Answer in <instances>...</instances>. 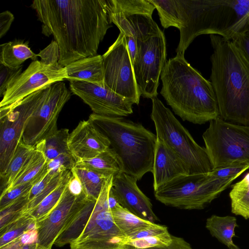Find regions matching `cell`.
<instances>
[{
    "mask_svg": "<svg viewBox=\"0 0 249 249\" xmlns=\"http://www.w3.org/2000/svg\"><path fill=\"white\" fill-rule=\"evenodd\" d=\"M23 246L19 237L9 243L0 247V249H21Z\"/></svg>",
    "mask_w": 249,
    "mask_h": 249,
    "instance_id": "cell-49",
    "label": "cell"
},
{
    "mask_svg": "<svg viewBox=\"0 0 249 249\" xmlns=\"http://www.w3.org/2000/svg\"><path fill=\"white\" fill-rule=\"evenodd\" d=\"M111 211L115 223L127 237L155 223L140 218L121 205Z\"/></svg>",
    "mask_w": 249,
    "mask_h": 249,
    "instance_id": "cell-29",
    "label": "cell"
},
{
    "mask_svg": "<svg viewBox=\"0 0 249 249\" xmlns=\"http://www.w3.org/2000/svg\"><path fill=\"white\" fill-rule=\"evenodd\" d=\"M69 81L71 91L87 104L94 114L123 117L133 113V104L131 101L106 87L82 81Z\"/></svg>",
    "mask_w": 249,
    "mask_h": 249,
    "instance_id": "cell-15",
    "label": "cell"
},
{
    "mask_svg": "<svg viewBox=\"0 0 249 249\" xmlns=\"http://www.w3.org/2000/svg\"><path fill=\"white\" fill-rule=\"evenodd\" d=\"M71 175V170H66L63 178L59 185L29 213L36 222L44 219L57 205Z\"/></svg>",
    "mask_w": 249,
    "mask_h": 249,
    "instance_id": "cell-30",
    "label": "cell"
},
{
    "mask_svg": "<svg viewBox=\"0 0 249 249\" xmlns=\"http://www.w3.org/2000/svg\"><path fill=\"white\" fill-rule=\"evenodd\" d=\"M31 6L42 23V33L56 41L63 67L96 55L112 26L107 0H35Z\"/></svg>",
    "mask_w": 249,
    "mask_h": 249,
    "instance_id": "cell-1",
    "label": "cell"
},
{
    "mask_svg": "<svg viewBox=\"0 0 249 249\" xmlns=\"http://www.w3.org/2000/svg\"><path fill=\"white\" fill-rule=\"evenodd\" d=\"M65 171L56 174L49 184L28 204L27 213L33 210L47 196L51 193L61 183L65 175Z\"/></svg>",
    "mask_w": 249,
    "mask_h": 249,
    "instance_id": "cell-39",
    "label": "cell"
},
{
    "mask_svg": "<svg viewBox=\"0 0 249 249\" xmlns=\"http://www.w3.org/2000/svg\"><path fill=\"white\" fill-rule=\"evenodd\" d=\"M37 56L40 57V61L46 65H59V50L56 41L53 40L46 48L41 50Z\"/></svg>",
    "mask_w": 249,
    "mask_h": 249,
    "instance_id": "cell-41",
    "label": "cell"
},
{
    "mask_svg": "<svg viewBox=\"0 0 249 249\" xmlns=\"http://www.w3.org/2000/svg\"><path fill=\"white\" fill-rule=\"evenodd\" d=\"M72 169L79 178L87 197L97 200L107 178L86 169L74 167Z\"/></svg>",
    "mask_w": 249,
    "mask_h": 249,
    "instance_id": "cell-32",
    "label": "cell"
},
{
    "mask_svg": "<svg viewBox=\"0 0 249 249\" xmlns=\"http://www.w3.org/2000/svg\"><path fill=\"white\" fill-rule=\"evenodd\" d=\"M38 230L36 228L25 232L19 237L23 245L34 244L37 242Z\"/></svg>",
    "mask_w": 249,
    "mask_h": 249,
    "instance_id": "cell-48",
    "label": "cell"
},
{
    "mask_svg": "<svg viewBox=\"0 0 249 249\" xmlns=\"http://www.w3.org/2000/svg\"><path fill=\"white\" fill-rule=\"evenodd\" d=\"M168 231V229L166 226L154 223L153 225L144 228L128 236L127 237V242L130 240L141 239L150 236L159 235Z\"/></svg>",
    "mask_w": 249,
    "mask_h": 249,
    "instance_id": "cell-43",
    "label": "cell"
},
{
    "mask_svg": "<svg viewBox=\"0 0 249 249\" xmlns=\"http://www.w3.org/2000/svg\"><path fill=\"white\" fill-rule=\"evenodd\" d=\"M202 138L213 169L235 162L249 165V126L219 116L210 122Z\"/></svg>",
    "mask_w": 249,
    "mask_h": 249,
    "instance_id": "cell-8",
    "label": "cell"
},
{
    "mask_svg": "<svg viewBox=\"0 0 249 249\" xmlns=\"http://www.w3.org/2000/svg\"><path fill=\"white\" fill-rule=\"evenodd\" d=\"M68 144L76 161L94 158L110 146L108 140L89 119L80 121L70 133Z\"/></svg>",
    "mask_w": 249,
    "mask_h": 249,
    "instance_id": "cell-19",
    "label": "cell"
},
{
    "mask_svg": "<svg viewBox=\"0 0 249 249\" xmlns=\"http://www.w3.org/2000/svg\"><path fill=\"white\" fill-rule=\"evenodd\" d=\"M150 115L157 137L163 140L180 157L188 174L207 173L213 166L205 147L198 145L172 112L157 97L151 99Z\"/></svg>",
    "mask_w": 249,
    "mask_h": 249,
    "instance_id": "cell-7",
    "label": "cell"
},
{
    "mask_svg": "<svg viewBox=\"0 0 249 249\" xmlns=\"http://www.w3.org/2000/svg\"><path fill=\"white\" fill-rule=\"evenodd\" d=\"M35 149V146L27 144L22 140L20 142L5 173L0 178L1 194L15 180L31 158Z\"/></svg>",
    "mask_w": 249,
    "mask_h": 249,
    "instance_id": "cell-27",
    "label": "cell"
},
{
    "mask_svg": "<svg viewBox=\"0 0 249 249\" xmlns=\"http://www.w3.org/2000/svg\"><path fill=\"white\" fill-rule=\"evenodd\" d=\"M29 194L15 201L0 210V230L27 214Z\"/></svg>",
    "mask_w": 249,
    "mask_h": 249,
    "instance_id": "cell-35",
    "label": "cell"
},
{
    "mask_svg": "<svg viewBox=\"0 0 249 249\" xmlns=\"http://www.w3.org/2000/svg\"><path fill=\"white\" fill-rule=\"evenodd\" d=\"M37 57L24 40L16 39L0 45V64L11 68H19L27 59L36 61Z\"/></svg>",
    "mask_w": 249,
    "mask_h": 249,
    "instance_id": "cell-23",
    "label": "cell"
},
{
    "mask_svg": "<svg viewBox=\"0 0 249 249\" xmlns=\"http://www.w3.org/2000/svg\"><path fill=\"white\" fill-rule=\"evenodd\" d=\"M228 249H240L236 245H234L230 248H228Z\"/></svg>",
    "mask_w": 249,
    "mask_h": 249,
    "instance_id": "cell-51",
    "label": "cell"
},
{
    "mask_svg": "<svg viewBox=\"0 0 249 249\" xmlns=\"http://www.w3.org/2000/svg\"><path fill=\"white\" fill-rule=\"evenodd\" d=\"M102 56L105 87L138 105L141 95L125 36L120 33Z\"/></svg>",
    "mask_w": 249,
    "mask_h": 249,
    "instance_id": "cell-12",
    "label": "cell"
},
{
    "mask_svg": "<svg viewBox=\"0 0 249 249\" xmlns=\"http://www.w3.org/2000/svg\"><path fill=\"white\" fill-rule=\"evenodd\" d=\"M60 173V172H58ZM50 171L39 182L32 187L29 194V201L33 199L49 184L53 177L57 173Z\"/></svg>",
    "mask_w": 249,
    "mask_h": 249,
    "instance_id": "cell-44",
    "label": "cell"
},
{
    "mask_svg": "<svg viewBox=\"0 0 249 249\" xmlns=\"http://www.w3.org/2000/svg\"><path fill=\"white\" fill-rule=\"evenodd\" d=\"M137 181L121 172L113 177L112 186L122 206L140 218L155 223L158 218L153 211L150 199L138 187Z\"/></svg>",
    "mask_w": 249,
    "mask_h": 249,
    "instance_id": "cell-18",
    "label": "cell"
},
{
    "mask_svg": "<svg viewBox=\"0 0 249 249\" xmlns=\"http://www.w3.org/2000/svg\"><path fill=\"white\" fill-rule=\"evenodd\" d=\"M113 178L106 179L86 226L70 249H128L127 236L115 223L108 203Z\"/></svg>",
    "mask_w": 249,
    "mask_h": 249,
    "instance_id": "cell-9",
    "label": "cell"
},
{
    "mask_svg": "<svg viewBox=\"0 0 249 249\" xmlns=\"http://www.w3.org/2000/svg\"><path fill=\"white\" fill-rule=\"evenodd\" d=\"M67 80L82 81L105 87L103 56H89L71 63L65 67Z\"/></svg>",
    "mask_w": 249,
    "mask_h": 249,
    "instance_id": "cell-21",
    "label": "cell"
},
{
    "mask_svg": "<svg viewBox=\"0 0 249 249\" xmlns=\"http://www.w3.org/2000/svg\"><path fill=\"white\" fill-rule=\"evenodd\" d=\"M14 19L13 14L9 11H5L0 14V38L7 32Z\"/></svg>",
    "mask_w": 249,
    "mask_h": 249,
    "instance_id": "cell-47",
    "label": "cell"
},
{
    "mask_svg": "<svg viewBox=\"0 0 249 249\" xmlns=\"http://www.w3.org/2000/svg\"><path fill=\"white\" fill-rule=\"evenodd\" d=\"M36 228V221L29 213L0 230V248L22 235L25 232Z\"/></svg>",
    "mask_w": 249,
    "mask_h": 249,
    "instance_id": "cell-31",
    "label": "cell"
},
{
    "mask_svg": "<svg viewBox=\"0 0 249 249\" xmlns=\"http://www.w3.org/2000/svg\"><path fill=\"white\" fill-rule=\"evenodd\" d=\"M210 38L213 49L210 79L219 116L249 126V64L231 40L215 35Z\"/></svg>",
    "mask_w": 249,
    "mask_h": 249,
    "instance_id": "cell-3",
    "label": "cell"
},
{
    "mask_svg": "<svg viewBox=\"0 0 249 249\" xmlns=\"http://www.w3.org/2000/svg\"><path fill=\"white\" fill-rule=\"evenodd\" d=\"M69 129L62 128L45 140L44 154L47 161L62 154H71L68 146Z\"/></svg>",
    "mask_w": 249,
    "mask_h": 249,
    "instance_id": "cell-33",
    "label": "cell"
},
{
    "mask_svg": "<svg viewBox=\"0 0 249 249\" xmlns=\"http://www.w3.org/2000/svg\"><path fill=\"white\" fill-rule=\"evenodd\" d=\"M74 167L92 171L106 178L122 172L118 160L109 147L94 158L77 160Z\"/></svg>",
    "mask_w": 249,
    "mask_h": 249,
    "instance_id": "cell-25",
    "label": "cell"
},
{
    "mask_svg": "<svg viewBox=\"0 0 249 249\" xmlns=\"http://www.w3.org/2000/svg\"><path fill=\"white\" fill-rule=\"evenodd\" d=\"M96 200L88 199L82 208L75 214L54 243L61 247L70 244L81 234L92 213Z\"/></svg>",
    "mask_w": 249,
    "mask_h": 249,
    "instance_id": "cell-24",
    "label": "cell"
},
{
    "mask_svg": "<svg viewBox=\"0 0 249 249\" xmlns=\"http://www.w3.org/2000/svg\"><path fill=\"white\" fill-rule=\"evenodd\" d=\"M130 249H136L130 246ZM146 249H193L189 243L182 238L172 236V241L168 246Z\"/></svg>",
    "mask_w": 249,
    "mask_h": 249,
    "instance_id": "cell-46",
    "label": "cell"
},
{
    "mask_svg": "<svg viewBox=\"0 0 249 249\" xmlns=\"http://www.w3.org/2000/svg\"><path fill=\"white\" fill-rule=\"evenodd\" d=\"M45 140L38 143L31 158L18 177L9 187L1 195L12 188L30 181L36 184L41 180L50 171L48 169V161L44 154Z\"/></svg>",
    "mask_w": 249,
    "mask_h": 249,
    "instance_id": "cell-22",
    "label": "cell"
},
{
    "mask_svg": "<svg viewBox=\"0 0 249 249\" xmlns=\"http://www.w3.org/2000/svg\"><path fill=\"white\" fill-rule=\"evenodd\" d=\"M220 178L209 173L178 176L154 191L157 200L185 210H201L217 198L237 178Z\"/></svg>",
    "mask_w": 249,
    "mask_h": 249,
    "instance_id": "cell-6",
    "label": "cell"
},
{
    "mask_svg": "<svg viewBox=\"0 0 249 249\" xmlns=\"http://www.w3.org/2000/svg\"><path fill=\"white\" fill-rule=\"evenodd\" d=\"M107 4L112 22L126 37L132 63L137 53L138 42L158 35L161 30L152 15L142 13H123L111 8L108 2Z\"/></svg>",
    "mask_w": 249,
    "mask_h": 249,
    "instance_id": "cell-17",
    "label": "cell"
},
{
    "mask_svg": "<svg viewBox=\"0 0 249 249\" xmlns=\"http://www.w3.org/2000/svg\"><path fill=\"white\" fill-rule=\"evenodd\" d=\"M35 184L34 181H32L20 184L0 195V210L20 197L29 194L32 187Z\"/></svg>",
    "mask_w": 249,
    "mask_h": 249,
    "instance_id": "cell-37",
    "label": "cell"
},
{
    "mask_svg": "<svg viewBox=\"0 0 249 249\" xmlns=\"http://www.w3.org/2000/svg\"><path fill=\"white\" fill-rule=\"evenodd\" d=\"M86 196H76L67 186L57 205L42 220L36 222L37 243L52 249L62 231L88 200Z\"/></svg>",
    "mask_w": 249,
    "mask_h": 249,
    "instance_id": "cell-16",
    "label": "cell"
},
{
    "mask_svg": "<svg viewBox=\"0 0 249 249\" xmlns=\"http://www.w3.org/2000/svg\"><path fill=\"white\" fill-rule=\"evenodd\" d=\"M21 249H49L43 246L38 244L37 242L31 244L25 245L22 246Z\"/></svg>",
    "mask_w": 249,
    "mask_h": 249,
    "instance_id": "cell-50",
    "label": "cell"
},
{
    "mask_svg": "<svg viewBox=\"0 0 249 249\" xmlns=\"http://www.w3.org/2000/svg\"><path fill=\"white\" fill-rule=\"evenodd\" d=\"M166 55V39L162 31L138 42L132 67L141 96L151 99L157 97L159 79L167 61Z\"/></svg>",
    "mask_w": 249,
    "mask_h": 249,
    "instance_id": "cell-11",
    "label": "cell"
},
{
    "mask_svg": "<svg viewBox=\"0 0 249 249\" xmlns=\"http://www.w3.org/2000/svg\"><path fill=\"white\" fill-rule=\"evenodd\" d=\"M249 169V165L246 163L235 162L222 167L213 169L209 174L213 177L220 178L238 177L245 171Z\"/></svg>",
    "mask_w": 249,
    "mask_h": 249,
    "instance_id": "cell-38",
    "label": "cell"
},
{
    "mask_svg": "<svg viewBox=\"0 0 249 249\" xmlns=\"http://www.w3.org/2000/svg\"><path fill=\"white\" fill-rule=\"evenodd\" d=\"M180 22L177 53L185 51L198 36L231 40L249 28V0H175Z\"/></svg>",
    "mask_w": 249,
    "mask_h": 249,
    "instance_id": "cell-4",
    "label": "cell"
},
{
    "mask_svg": "<svg viewBox=\"0 0 249 249\" xmlns=\"http://www.w3.org/2000/svg\"><path fill=\"white\" fill-rule=\"evenodd\" d=\"M158 11L160 20L164 28L175 27L178 29L180 22L178 19L175 0H149Z\"/></svg>",
    "mask_w": 249,
    "mask_h": 249,
    "instance_id": "cell-34",
    "label": "cell"
},
{
    "mask_svg": "<svg viewBox=\"0 0 249 249\" xmlns=\"http://www.w3.org/2000/svg\"><path fill=\"white\" fill-rule=\"evenodd\" d=\"M71 171L72 175L67 185L68 189L76 196L85 195L83 187L79 178L73 169Z\"/></svg>",
    "mask_w": 249,
    "mask_h": 249,
    "instance_id": "cell-45",
    "label": "cell"
},
{
    "mask_svg": "<svg viewBox=\"0 0 249 249\" xmlns=\"http://www.w3.org/2000/svg\"><path fill=\"white\" fill-rule=\"evenodd\" d=\"M67 78L66 69L59 64L46 65L33 61L7 88L0 103V108L11 105L31 93Z\"/></svg>",
    "mask_w": 249,
    "mask_h": 249,
    "instance_id": "cell-14",
    "label": "cell"
},
{
    "mask_svg": "<svg viewBox=\"0 0 249 249\" xmlns=\"http://www.w3.org/2000/svg\"><path fill=\"white\" fill-rule=\"evenodd\" d=\"M172 236L168 231L159 235L128 240L126 243V245L130 246L136 249H146L166 246L172 242Z\"/></svg>",
    "mask_w": 249,
    "mask_h": 249,
    "instance_id": "cell-36",
    "label": "cell"
},
{
    "mask_svg": "<svg viewBox=\"0 0 249 249\" xmlns=\"http://www.w3.org/2000/svg\"><path fill=\"white\" fill-rule=\"evenodd\" d=\"M89 119L108 140L121 171L138 181L152 172L157 136L142 124L123 117L91 114Z\"/></svg>",
    "mask_w": 249,
    "mask_h": 249,
    "instance_id": "cell-5",
    "label": "cell"
},
{
    "mask_svg": "<svg viewBox=\"0 0 249 249\" xmlns=\"http://www.w3.org/2000/svg\"><path fill=\"white\" fill-rule=\"evenodd\" d=\"M49 85L11 105L0 108V178L5 173L25 126L46 96Z\"/></svg>",
    "mask_w": 249,
    "mask_h": 249,
    "instance_id": "cell-10",
    "label": "cell"
},
{
    "mask_svg": "<svg viewBox=\"0 0 249 249\" xmlns=\"http://www.w3.org/2000/svg\"><path fill=\"white\" fill-rule=\"evenodd\" d=\"M229 197L231 213L249 219V172L231 186Z\"/></svg>",
    "mask_w": 249,
    "mask_h": 249,
    "instance_id": "cell-28",
    "label": "cell"
},
{
    "mask_svg": "<svg viewBox=\"0 0 249 249\" xmlns=\"http://www.w3.org/2000/svg\"><path fill=\"white\" fill-rule=\"evenodd\" d=\"M22 66L11 68L0 64V96H3L7 87L22 73Z\"/></svg>",
    "mask_w": 249,
    "mask_h": 249,
    "instance_id": "cell-40",
    "label": "cell"
},
{
    "mask_svg": "<svg viewBox=\"0 0 249 249\" xmlns=\"http://www.w3.org/2000/svg\"><path fill=\"white\" fill-rule=\"evenodd\" d=\"M128 249H129V246L128 245Z\"/></svg>",
    "mask_w": 249,
    "mask_h": 249,
    "instance_id": "cell-52",
    "label": "cell"
},
{
    "mask_svg": "<svg viewBox=\"0 0 249 249\" xmlns=\"http://www.w3.org/2000/svg\"><path fill=\"white\" fill-rule=\"evenodd\" d=\"M231 40L249 64V28L237 34Z\"/></svg>",
    "mask_w": 249,
    "mask_h": 249,
    "instance_id": "cell-42",
    "label": "cell"
},
{
    "mask_svg": "<svg viewBox=\"0 0 249 249\" xmlns=\"http://www.w3.org/2000/svg\"><path fill=\"white\" fill-rule=\"evenodd\" d=\"M238 227L235 217L212 215L208 218L206 228L211 235L230 248L235 245L232 238L235 236V228Z\"/></svg>",
    "mask_w": 249,
    "mask_h": 249,
    "instance_id": "cell-26",
    "label": "cell"
},
{
    "mask_svg": "<svg viewBox=\"0 0 249 249\" xmlns=\"http://www.w3.org/2000/svg\"><path fill=\"white\" fill-rule=\"evenodd\" d=\"M71 97V93L63 81L51 84L46 96L28 120L22 141L36 146L55 134L58 130L59 115Z\"/></svg>",
    "mask_w": 249,
    "mask_h": 249,
    "instance_id": "cell-13",
    "label": "cell"
},
{
    "mask_svg": "<svg viewBox=\"0 0 249 249\" xmlns=\"http://www.w3.org/2000/svg\"><path fill=\"white\" fill-rule=\"evenodd\" d=\"M157 138L153 168V188H158L181 175L188 169L178 155L160 138Z\"/></svg>",
    "mask_w": 249,
    "mask_h": 249,
    "instance_id": "cell-20",
    "label": "cell"
},
{
    "mask_svg": "<svg viewBox=\"0 0 249 249\" xmlns=\"http://www.w3.org/2000/svg\"><path fill=\"white\" fill-rule=\"evenodd\" d=\"M160 79V94L182 120L201 124L219 116L216 97L211 81L193 68L184 54L167 61Z\"/></svg>",
    "mask_w": 249,
    "mask_h": 249,
    "instance_id": "cell-2",
    "label": "cell"
}]
</instances>
